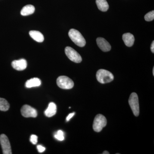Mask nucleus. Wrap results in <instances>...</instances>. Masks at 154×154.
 <instances>
[{
    "label": "nucleus",
    "mask_w": 154,
    "mask_h": 154,
    "mask_svg": "<svg viewBox=\"0 0 154 154\" xmlns=\"http://www.w3.org/2000/svg\"><path fill=\"white\" fill-rule=\"evenodd\" d=\"M29 34L31 38H33L34 40L37 42H42L44 41V36L39 31L31 30L29 32Z\"/></svg>",
    "instance_id": "nucleus-13"
},
{
    "label": "nucleus",
    "mask_w": 154,
    "mask_h": 154,
    "mask_svg": "<svg viewBox=\"0 0 154 154\" xmlns=\"http://www.w3.org/2000/svg\"><path fill=\"white\" fill-rule=\"evenodd\" d=\"M37 141H38V137L36 135L33 134L30 136V141L33 144H36L37 143Z\"/></svg>",
    "instance_id": "nucleus-20"
},
{
    "label": "nucleus",
    "mask_w": 154,
    "mask_h": 154,
    "mask_svg": "<svg viewBox=\"0 0 154 154\" xmlns=\"http://www.w3.org/2000/svg\"><path fill=\"white\" fill-rule=\"evenodd\" d=\"M10 104L5 99L0 98V110L6 111L9 110Z\"/></svg>",
    "instance_id": "nucleus-17"
},
{
    "label": "nucleus",
    "mask_w": 154,
    "mask_h": 154,
    "mask_svg": "<svg viewBox=\"0 0 154 154\" xmlns=\"http://www.w3.org/2000/svg\"><path fill=\"white\" fill-rule=\"evenodd\" d=\"M69 36L75 44L79 47H83L85 45L86 40L79 31L74 29L69 31Z\"/></svg>",
    "instance_id": "nucleus-1"
},
{
    "label": "nucleus",
    "mask_w": 154,
    "mask_h": 154,
    "mask_svg": "<svg viewBox=\"0 0 154 154\" xmlns=\"http://www.w3.org/2000/svg\"><path fill=\"white\" fill-rule=\"evenodd\" d=\"M75 114V112H74V113H70V114H69V115L68 116H67L66 120V121L67 122H68L69 121L70 119H71L72 118V117H73V116H74Z\"/></svg>",
    "instance_id": "nucleus-22"
},
{
    "label": "nucleus",
    "mask_w": 154,
    "mask_h": 154,
    "mask_svg": "<svg viewBox=\"0 0 154 154\" xmlns=\"http://www.w3.org/2000/svg\"><path fill=\"white\" fill-rule=\"evenodd\" d=\"M66 54L70 60L76 63H80L82 61V57L79 53L70 47H66L65 49Z\"/></svg>",
    "instance_id": "nucleus-6"
},
{
    "label": "nucleus",
    "mask_w": 154,
    "mask_h": 154,
    "mask_svg": "<svg viewBox=\"0 0 154 154\" xmlns=\"http://www.w3.org/2000/svg\"><path fill=\"white\" fill-rule=\"evenodd\" d=\"M151 50L152 52L154 53V41H153L151 45Z\"/></svg>",
    "instance_id": "nucleus-23"
},
{
    "label": "nucleus",
    "mask_w": 154,
    "mask_h": 154,
    "mask_svg": "<svg viewBox=\"0 0 154 154\" xmlns=\"http://www.w3.org/2000/svg\"><path fill=\"white\" fill-rule=\"evenodd\" d=\"M145 20L147 22H150L154 19V11H152L147 13L144 17Z\"/></svg>",
    "instance_id": "nucleus-18"
},
{
    "label": "nucleus",
    "mask_w": 154,
    "mask_h": 154,
    "mask_svg": "<svg viewBox=\"0 0 154 154\" xmlns=\"http://www.w3.org/2000/svg\"><path fill=\"white\" fill-rule=\"evenodd\" d=\"M153 75H154V67L153 68Z\"/></svg>",
    "instance_id": "nucleus-25"
},
{
    "label": "nucleus",
    "mask_w": 154,
    "mask_h": 154,
    "mask_svg": "<svg viewBox=\"0 0 154 154\" xmlns=\"http://www.w3.org/2000/svg\"><path fill=\"white\" fill-rule=\"evenodd\" d=\"M41 81L38 78H34L28 80L25 83V87L27 88L38 87L41 85Z\"/></svg>",
    "instance_id": "nucleus-14"
},
{
    "label": "nucleus",
    "mask_w": 154,
    "mask_h": 154,
    "mask_svg": "<svg viewBox=\"0 0 154 154\" xmlns=\"http://www.w3.org/2000/svg\"><path fill=\"white\" fill-rule=\"evenodd\" d=\"M96 42H97V45L102 51L107 52V51H110L111 50V45L105 38L102 37H99L96 39Z\"/></svg>",
    "instance_id": "nucleus-9"
},
{
    "label": "nucleus",
    "mask_w": 154,
    "mask_h": 154,
    "mask_svg": "<svg viewBox=\"0 0 154 154\" xmlns=\"http://www.w3.org/2000/svg\"><path fill=\"white\" fill-rule=\"evenodd\" d=\"M35 8L32 5H27L21 10V14L23 16H27L33 14L35 12Z\"/></svg>",
    "instance_id": "nucleus-15"
},
{
    "label": "nucleus",
    "mask_w": 154,
    "mask_h": 154,
    "mask_svg": "<svg viewBox=\"0 0 154 154\" xmlns=\"http://www.w3.org/2000/svg\"><path fill=\"white\" fill-rule=\"evenodd\" d=\"M96 4L99 10L106 12L109 9V5L106 0H96Z\"/></svg>",
    "instance_id": "nucleus-16"
},
{
    "label": "nucleus",
    "mask_w": 154,
    "mask_h": 154,
    "mask_svg": "<svg viewBox=\"0 0 154 154\" xmlns=\"http://www.w3.org/2000/svg\"><path fill=\"white\" fill-rule=\"evenodd\" d=\"M107 123V119L104 116L101 114H98L94 118L93 129L96 132H100L103 128L106 126Z\"/></svg>",
    "instance_id": "nucleus-3"
},
{
    "label": "nucleus",
    "mask_w": 154,
    "mask_h": 154,
    "mask_svg": "<svg viewBox=\"0 0 154 154\" xmlns=\"http://www.w3.org/2000/svg\"><path fill=\"white\" fill-rule=\"evenodd\" d=\"M57 84L60 88L66 90L72 89L74 85L72 80L66 76L59 77L57 80Z\"/></svg>",
    "instance_id": "nucleus-5"
},
{
    "label": "nucleus",
    "mask_w": 154,
    "mask_h": 154,
    "mask_svg": "<svg viewBox=\"0 0 154 154\" xmlns=\"http://www.w3.org/2000/svg\"><path fill=\"white\" fill-rule=\"evenodd\" d=\"M12 66L17 70H24L27 68V61L24 59L13 61L12 63Z\"/></svg>",
    "instance_id": "nucleus-10"
},
{
    "label": "nucleus",
    "mask_w": 154,
    "mask_h": 154,
    "mask_svg": "<svg viewBox=\"0 0 154 154\" xmlns=\"http://www.w3.org/2000/svg\"><path fill=\"white\" fill-rule=\"evenodd\" d=\"M57 113V106L54 102H51L48 107L45 111V114L47 117H52Z\"/></svg>",
    "instance_id": "nucleus-12"
},
{
    "label": "nucleus",
    "mask_w": 154,
    "mask_h": 154,
    "mask_svg": "<svg viewBox=\"0 0 154 154\" xmlns=\"http://www.w3.org/2000/svg\"><path fill=\"white\" fill-rule=\"evenodd\" d=\"M37 150H38V151L40 153L43 152L45 150V148L41 145L37 146Z\"/></svg>",
    "instance_id": "nucleus-21"
},
{
    "label": "nucleus",
    "mask_w": 154,
    "mask_h": 154,
    "mask_svg": "<svg viewBox=\"0 0 154 154\" xmlns=\"http://www.w3.org/2000/svg\"><path fill=\"white\" fill-rule=\"evenodd\" d=\"M21 113L22 115L26 118H35L37 116V112L36 109L27 105H24L22 107Z\"/></svg>",
    "instance_id": "nucleus-8"
},
{
    "label": "nucleus",
    "mask_w": 154,
    "mask_h": 154,
    "mask_svg": "<svg viewBox=\"0 0 154 154\" xmlns=\"http://www.w3.org/2000/svg\"><path fill=\"white\" fill-rule=\"evenodd\" d=\"M122 39L125 44L128 47H131L134 42V37L131 33H124L122 35Z\"/></svg>",
    "instance_id": "nucleus-11"
},
{
    "label": "nucleus",
    "mask_w": 154,
    "mask_h": 154,
    "mask_svg": "<svg viewBox=\"0 0 154 154\" xmlns=\"http://www.w3.org/2000/svg\"><path fill=\"white\" fill-rule=\"evenodd\" d=\"M102 154H109V152L108 151H105L103 152L102 153Z\"/></svg>",
    "instance_id": "nucleus-24"
},
{
    "label": "nucleus",
    "mask_w": 154,
    "mask_h": 154,
    "mask_svg": "<svg viewBox=\"0 0 154 154\" xmlns=\"http://www.w3.org/2000/svg\"><path fill=\"white\" fill-rule=\"evenodd\" d=\"M96 76L97 81L102 84L110 83L114 79V76L112 73L103 69H101L97 71Z\"/></svg>",
    "instance_id": "nucleus-2"
},
{
    "label": "nucleus",
    "mask_w": 154,
    "mask_h": 154,
    "mask_svg": "<svg viewBox=\"0 0 154 154\" xmlns=\"http://www.w3.org/2000/svg\"><path fill=\"white\" fill-rule=\"evenodd\" d=\"M0 143L4 154H12L11 144L8 137L5 134L0 135Z\"/></svg>",
    "instance_id": "nucleus-7"
},
{
    "label": "nucleus",
    "mask_w": 154,
    "mask_h": 154,
    "mask_svg": "<svg viewBox=\"0 0 154 154\" xmlns=\"http://www.w3.org/2000/svg\"><path fill=\"white\" fill-rule=\"evenodd\" d=\"M128 103L135 116H138L140 113L139 103L138 97L136 93H133L131 94Z\"/></svg>",
    "instance_id": "nucleus-4"
},
{
    "label": "nucleus",
    "mask_w": 154,
    "mask_h": 154,
    "mask_svg": "<svg viewBox=\"0 0 154 154\" xmlns=\"http://www.w3.org/2000/svg\"><path fill=\"white\" fill-rule=\"evenodd\" d=\"M54 136L56 139L60 141H63L64 140L63 132L61 130L58 131Z\"/></svg>",
    "instance_id": "nucleus-19"
}]
</instances>
